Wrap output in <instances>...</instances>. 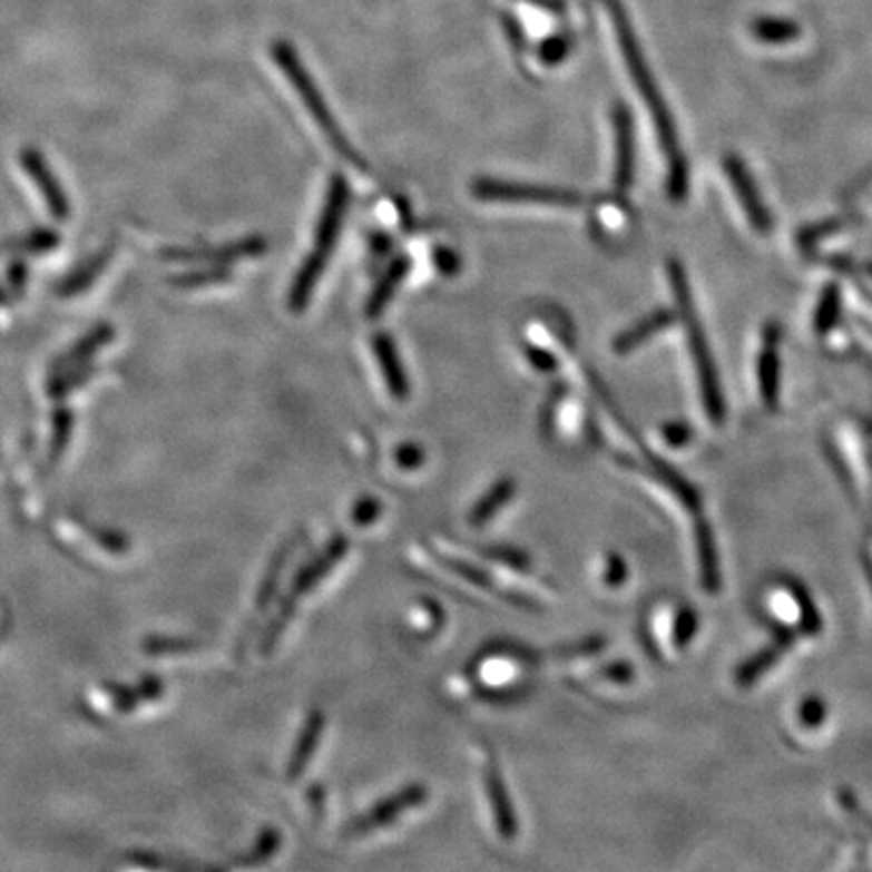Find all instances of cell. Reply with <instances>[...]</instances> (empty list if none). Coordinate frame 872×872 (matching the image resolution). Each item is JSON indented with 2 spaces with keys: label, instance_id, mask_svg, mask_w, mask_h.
I'll return each mask as SVG.
<instances>
[{
  "label": "cell",
  "instance_id": "obj_1",
  "mask_svg": "<svg viewBox=\"0 0 872 872\" xmlns=\"http://www.w3.org/2000/svg\"><path fill=\"white\" fill-rule=\"evenodd\" d=\"M608 11H610V19L614 22V31H616V39H618V47H620L623 59H625L626 69L633 76L638 96L648 108L653 126L657 129L658 141L663 144V150L667 156L668 190L675 198H680L687 190V168H685V160L678 150L673 119L668 116L667 108L658 96L657 86L648 74V67L643 61V55L638 51L633 31L628 29V25L623 19V12L616 7V2H610Z\"/></svg>",
  "mask_w": 872,
  "mask_h": 872
},
{
  "label": "cell",
  "instance_id": "obj_2",
  "mask_svg": "<svg viewBox=\"0 0 872 872\" xmlns=\"http://www.w3.org/2000/svg\"><path fill=\"white\" fill-rule=\"evenodd\" d=\"M347 206H350V184L342 174H334L330 186H327L325 205H323L322 215H320L317 228H315V238H313L315 245H313L312 253L303 261V265L291 285V312L302 313L312 302L315 287L327 270V263L334 255L337 238L342 235Z\"/></svg>",
  "mask_w": 872,
  "mask_h": 872
},
{
  "label": "cell",
  "instance_id": "obj_3",
  "mask_svg": "<svg viewBox=\"0 0 872 872\" xmlns=\"http://www.w3.org/2000/svg\"><path fill=\"white\" fill-rule=\"evenodd\" d=\"M271 57L275 59V63L281 69V74L287 77L290 86L295 89V94L302 99L303 106L307 109V114L312 116L313 121L317 124V128L325 136V140L330 141V146L334 148L340 156H344L345 160L350 164H354L357 168L366 170V164L362 160V156L352 148L350 140L345 138L342 126L335 121L332 116V109L327 106L325 97L322 96L320 87L315 84L312 74L307 71V67L303 65L300 55L295 51L293 45L287 41H275L271 45Z\"/></svg>",
  "mask_w": 872,
  "mask_h": 872
},
{
  "label": "cell",
  "instance_id": "obj_4",
  "mask_svg": "<svg viewBox=\"0 0 872 872\" xmlns=\"http://www.w3.org/2000/svg\"><path fill=\"white\" fill-rule=\"evenodd\" d=\"M347 549H350V539L342 533H335L334 538L325 543V548L317 556H313L312 560L295 574L285 598H281L280 610L275 613V618L271 620L267 630L263 633L261 643H258L261 655L273 653V648L280 643L285 628L293 620L303 596L312 594L334 571L335 566L347 556Z\"/></svg>",
  "mask_w": 872,
  "mask_h": 872
},
{
  "label": "cell",
  "instance_id": "obj_5",
  "mask_svg": "<svg viewBox=\"0 0 872 872\" xmlns=\"http://www.w3.org/2000/svg\"><path fill=\"white\" fill-rule=\"evenodd\" d=\"M670 281H673V290H675V295H677L683 322L687 325L690 354H693L695 366H697V372H699L700 396H703L705 409L709 412L711 419L719 420L723 412L722 392H719V382H717L715 366H713V360H711L709 345L705 342V335H703V330H700L699 322H697V313L693 312V307H690L687 281L683 277V271L677 265L670 267Z\"/></svg>",
  "mask_w": 872,
  "mask_h": 872
},
{
  "label": "cell",
  "instance_id": "obj_6",
  "mask_svg": "<svg viewBox=\"0 0 872 872\" xmlns=\"http://www.w3.org/2000/svg\"><path fill=\"white\" fill-rule=\"evenodd\" d=\"M474 198L484 203H507V205H541L574 208L581 205V198L570 190L536 186V184L503 183L481 178L471 186Z\"/></svg>",
  "mask_w": 872,
  "mask_h": 872
},
{
  "label": "cell",
  "instance_id": "obj_7",
  "mask_svg": "<svg viewBox=\"0 0 872 872\" xmlns=\"http://www.w3.org/2000/svg\"><path fill=\"white\" fill-rule=\"evenodd\" d=\"M427 800H429V787L424 784H409V786L400 787L396 794L382 797L364 814L350 820L342 830V836L354 839V836H364L370 832L386 829L412 807L422 806Z\"/></svg>",
  "mask_w": 872,
  "mask_h": 872
},
{
  "label": "cell",
  "instance_id": "obj_8",
  "mask_svg": "<svg viewBox=\"0 0 872 872\" xmlns=\"http://www.w3.org/2000/svg\"><path fill=\"white\" fill-rule=\"evenodd\" d=\"M483 782L499 836H503L506 840L516 839L519 824H517L516 812H513V806H511V797H509V792H507L506 780H503L501 767L497 764L496 757L487 760V765H484L483 770Z\"/></svg>",
  "mask_w": 872,
  "mask_h": 872
},
{
  "label": "cell",
  "instance_id": "obj_9",
  "mask_svg": "<svg viewBox=\"0 0 872 872\" xmlns=\"http://www.w3.org/2000/svg\"><path fill=\"white\" fill-rule=\"evenodd\" d=\"M325 723H327V717L322 709H312L305 715L302 732L295 739V747L291 752L287 770H285L290 782H297L312 764L313 755L317 752L320 739L325 733Z\"/></svg>",
  "mask_w": 872,
  "mask_h": 872
},
{
  "label": "cell",
  "instance_id": "obj_10",
  "mask_svg": "<svg viewBox=\"0 0 872 872\" xmlns=\"http://www.w3.org/2000/svg\"><path fill=\"white\" fill-rule=\"evenodd\" d=\"M725 173L729 174V180H732L733 193L739 198L743 210L747 215V221L752 223L757 233H767L770 226H772V218L765 210L764 203L760 198V194L755 190V184L752 183V176L745 170L742 161L735 160V158H727L725 160Z\"/></svg>",
  "mask_w": 872,
  "mask_h": 872
},
{
  "label": "cell",
  "instance_id": "obj_11",
  "mask_svg": "<svg viewBox=\"0 0 872 872\" xmlns=\"http://www.w3.org/2000/svg\"><path fill=\"white\" fill-rule=\"evenodd\" d=\"M372 345H374L378 366H380V372H382V378L386 382L388 392L392 394V399H409V376H406V368L400 360L399 347L394 344V340L390 335L378 334Z\"/></svg>",
  "mask_w": 872,
  "mask_h": 872
},
{
  "label": "cell",
  "instance_id": "obj_12",
  "mask_svg": "<svg viewBox=\"0 0 872 872\" xmlns=\"http://www.w3.org/2000/svg\"><path fill=\"white\" fill-rule=\"evenodd\" d=\"M614 144H616L614 183H616V188L623 193L633 183V158H635L633 121L628 118L625 108H618L614 114Z\"/></svg>",
  "mask_w": 872,
  "mask_h": 872
},
{
  "label": "cell",
  "instance_id": "obj_13",
  "mask_svg": "<svg viewBox=\"0 0 872 872\" xmlns=\"http://www.w3.org/2000/svg\"><path fill=\"white\" fill-rule=\"evenodd\" d=\"M22 166H25L27 173L31 174V178H35V183L39 184L47 205L53 208L51 213H53L55 218L57 221H67L69 218L67 198L61 194L59 184L55 183L53 174L45 168L43 158L35 150L22 151Z\"/></svg>",
  "mask_w": 872,
  "mask_h": 872
},
{
  "label": "cell",
  "instance_id": "obj_14",
  "mask_svg": "<svg viewBox=\"0 0 872 872\" xmlns=\"http://www.w3.org/2000/svg\"><path fill=\"white\" fill-rule=\"evenodd\" d=\"M267 248L265 238H245L233 245L221 248H198V251H174L170 257L183 261H213V263H231L243 257H257Z\"/></svg>",
  "mask_w": 872,
  "mask_h": 872
},
{
  "label": "cell",
  "instance_id": "obj_15",
  "mask_svg": "<svg viewBox=\"0 0 872 872\" xmlns=\"http://www.w3.org/2000/svg\"><path fill=\"white\" fill-rule=\"evenodd\" d=\"M513 496H516V481L509 479V477L499 479V481L491 484V489H489L484 496L479 497V501L471 507L469 517H467L469 523H471L473 528H483V526H487V523H489V521L511 501V497Z\"/></svg>",
  "mask_w": 872,
  "mask_h": 872
},
{
  "label": "cell",
  "instance_id": "obj_16",
  "mask_svg": "<svg viewBox=\"0 0 872 872\" xmlns=\"http://www.w3.org/2000/svg\"><path fill=\"white\" fill-rule=\"evenodd\" d=\"M295 543H297L295 539H290L287 543H283L273 553L270 566H267V570H265L263 578H261V584H258L257 596H255V614L265 613L270 608L271 602H273L277 588H280L281 576H283V570H285V566L290 561L293 549H295Z\"/></svg>",
  "mask_w": 872,
  "mask_h": 872
},
{
  "label": "cell",
  "instance_id": "obj_17",
  "mask_svg": "<svg viewBox=\"0 0 872 872\" xmlns=\"http://www.w3.org/2000/svg\"><path fill=\"white\" fill-rule=\"evenodd\" d=\"M410 271V261L406 257L394 258L390 263L384 277L378 281L376 290L372 293L370 302H368V315L370 317H376L380 313L384 312L388 302L394 297V291L399 290L400 283L406 280Z\"/></svg>",
  "mask_w": 872,
  "mask_h": 872
},
{
  "label": "cell",
  "instance_id": "obj_18",
  "mask_svg": "<svg viewBox=\"0 0 872 872\" xmlns=\"http://www.w3.org/2000/svg\"><path fill=\"white\" fill-rule=\"evenodd\" d=\"M777 330L770 327L765 332L764 347L760 354V382H762V394L764 400L774 406V400H777Z\"/></svg>",
  "mask_w": 872,
  "mask_h": 872
},
{
  "label": "cell",
  "instance_id": "obj_19",
  "mask_svg": "<svg viewBox=\"0 0 872 872\" xmlns=\"http://www.w3.org/2000/svg\"><path fill=\"white\" fill-rule=\"evenodd\" d=\"M673 323V315L668 312H657L655 315H650L645 322L638 323L633 330H628L625 334L620 335L614 344V350L618 354H626V352H633L638 345L648 342L653 335L665 332L668 325Z\"/></svg>",
  "mask_w": 872,
  "mask_h": 872
},
{
  "label": "cell",
  "instance_id": "obj_20",
  "mask_svg": "<svg viewBox=\"0 0 872 872\" xmlns=\"http://www.w3.org/2000/svg\"><path fill=\"white\" fill-rule=\"evenodd\" d=\"M752 35L755 41L765 45H786L796 41L800 37V27L787 19H755L752 22Z\"/></svg>",
  "mask_w": 872,
  "mask_h": 872
},
{
  "label": "cell",
  "instance_id": "obj_21",
  "mask_svg": "<svg viewBox=\"0 0 872 872\" xmlns=\"http://www.w3.org/2000/svg\"><path fill=\"white\" fill-rule=\"evenodd\" d=\"M281 842H283V836H281L280 830H261L253 849L243 859H238V864L241 866H258V864L270 861L271 856H275L280 852Z\"/></svg>",
  "mask_w": 872,
  "mask_h": 872
},
{
  "label": "cell",
  "instance_id": "obj_22",
  "mask_svg": "<svg viewBox=\"0 0 872 872\" xmlns=\"http://www.w3.org/2000/svg\"><path fill=\"white\" fill-rule=\"evenodd\" d=\"M439 560H441L442 566L447 570H451L461 580L469 581L471 586H477V588L487 590V592H496V580L487 571L477 568L473 564L461 560V558H451V556H439Z\"/></svg>",
  "mask_w": 872,
  "mask_h": 872
},
{
  "label": "cell",
  "instance_id": "obj_23",
  "mask_svg": "<svg viewBox=\"0 0 872 872\" xmlns=\"http://www.w3.org/2000/svg\"><path fill=\"white\" fill-rule=\"evenodd\" d=\"M596 218H598V225L602 233L608 235H620L628 228V213H626L625 206L616 200H604L596 208Z\"/></svg>",
  "mask_w": 872,
  "mask_h": 872
},
{
  "label": "cell",
  "instance_id": "obj_24",
  "mask_svg": "<svg viewBox=\"0 0 872 872\" xmlns=\"http://www.w3.org/2000/svg\"><path fill=\"white\" fill-rule=\"evenodd\" d=\"M382 511H384V506H382V501L378 497L362 496L352 506L350 517H352V523L357 526V528H370L380 519Z\"/></svg>",
  "mask_w": 872,
  "mask_h": 872
},
{
  "label": "cell",
  "instance_id": "obj_25",
  "mask_svg": "<svg viewBox=\"0 0 872 872\" xmlns=\"http://www.w3.org/2000/svg\"><path fill=\"white\" fill-rule=\"evenodd\" d=\"M483 556L484 558H489V560L499 561V564H503V566H509V568H513V570H528V556L516 548L489 546V548L483 549Z\"/></svg>",
  "mask_w": 872,
  "mask_h": 872
},
{
  "label": "cell",
  "instance_id": "obj_26",
  "mask_svg": "<svg viewBox=\"0 0 872 872\" xmlns=\"http://www.w3.org/2000/svg\"><path fill=\"white\" fill-rule=\"evenodd\" d=\"M568 51H570V41H568V37L556 35V37H549V39H546V41L541 43V47H539V59H541L543 63L553 67V65L560 63L561 59L568 55Z\"/></svg>",
  "mask_w": 872,
  "mask_h": 872
},
{
  "label": "cell",
  "instance_id": "obj_27",
  "mask_svg": "<svg viewBox=\"0 0 872 872\" xmlns=\"http://www.w3.org/2000/svg\"><path fill=\"white\" fill-rule=\"evenodd\" d=\"M394 461L402 471H417L424 464V449L417 442H404L394 452Z\"/></svg>",
  "mask_w": 872,
  "mask_h": 872
},
{
  "label": "cell",
  "instance_id": "obj_28",
  "mask_svg": "<svg viewBox=\"0 0 872 872\" xmlns=\"http://www.w3.org/2000/svg\"><path fill=\"white\" fill-rule=\"evenodd\" d=\"M228 277V271L223 267H215L210 271H200V273H188L180 280H176V285L180 287H200V285H208V283H218V281H225Z\"/></svg>",
  "mask_w": 872,
  "mask_h": 872
},
{
  "label": "cell",
  "instance_id": "obj_29",
  "mask_svg": "<svg viewBox=\"0 0 872 872\" xmlns=\"http://www.w3.org/2000/svg\"><path fill=\"white\" fill-rule=\"evenodd\" d=\"M836 313H839V293H836V290H829L824 302L820 305L819 317H816V325H819L820 332H826L834 325Z\"/></svg>",
  "mask_w": 872,
  "mask_h": 872
},
{
  "label": "cell",
  "instance_id": "obj_30",
  "mask_svg": "<svg viewBox=\"0 0 872 872\" xmlns=\"http://www.w3.org/2000/svg\"><path fill=\"white\" fill-rule=\"evenodd\" d=\"M194 648H196L194 640H188V638H158L150 645L151 653H160V655L190 653Z\"/></svg>",
  "mask_w": 872,
  "mask_h": 872
},
{
  "label": "cell",
  "instance_id": "obj_31",
  "mask_svg": "<svg viewBox=\"0 0 872 872\" xmlns=\"http://www.w3.org/2000/svg\"><path fill=\"white\" fill-rule=\"evenodd\" d=\"M434 263H437L439 270H441L442 273H447V275L457 273V265H459V261L452 255L451 251H444V248H441L439 253H434Z\"/></svg>",
  "mask_w": 872,
  "mask_h": 872
},
{
  "label": "cell",
  "instance_id": "obj_32",
  "mask_svg": "<svg viewBox=\"0 0 872 872\" xmlns=\"http://www.w3.org/2000/svg\"><path fill=\"white\" fill-rule=\"evenodd\" d=\"M307 802L312 804L315 812L322 814L323 810H325V787L320 786V784H313L310 787V792H307Z\"/></svg>",
  "mask_w": 872,
  "mask_h": 872
}]
</instances>
